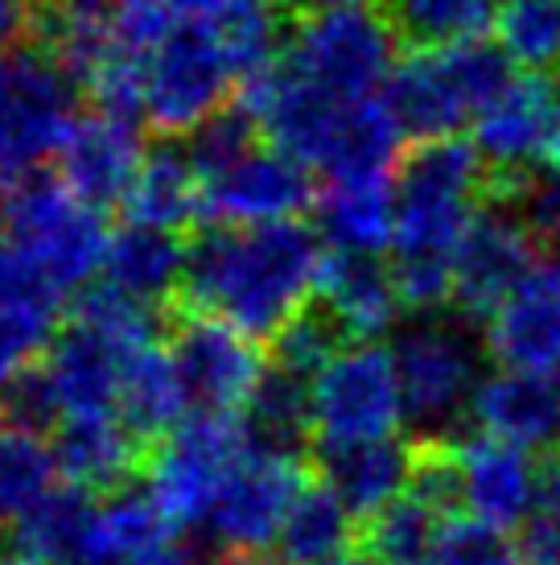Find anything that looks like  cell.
<instances>
[{
	"label": "cell",
	"mask_w": 560,
	"mask_h": 565,
	"mask_svg": "<svg viewBox=\"0 0 560 565\" xmlns=\"http://www.w3.org/2000/svg\"><path fill=\"white\" fill-rule=\"evenodd\" d=\"M326 244L301 223L203 227L186 252L182 298L248 339H277L317 301Z\"/></svg>",
	"instance_id": "1"
},
{
	"label": "cell",
	"mask_w": 560,
	"mask_h": 565,
	"mask_svg": "<svg viewBox=\"0 0 560 565\" xmlns=\"http://www.w3.org/2000/svg\"><path fill=\"white\" fill-rule=\"evenodd\" d=\"M157 339V315L149 306L108 285L87 289L71 322L50 343L46 360L9 396L17 417L54 429L91 417H125L120 401L128 367Z\"/></svg>",
	"instance_id": "2"
},
{
	"label": "cell",
	"mask_w": 560,
	"mask_h": 565,
	"mask_svg": "<svg viewBox=\"0 0 560 565\" xmlns=\"http://www.w3.org/2000/svg\"><path fill=\"white\" fill-rule=\"evenodd\" d=\"M491 173L474 145L424 141L396 173V239L391 273L405 310L437 315L453 301V256L483 211Z\"/></svg>",
	"instance_id": "3"
},
{
	"label": "cell",
	"mask_w": 560,
	"mask_h": 565,
	"mask_svg": "<svg viewBox=\"0 0 560 565\" xmlns=\"http://www.w3.org/2000/svg\"><path fill=\"white\" fill-rule=\"evenodd\" d=\"M239 108L256 120L268 145L326 178H391L400 141L408 137L384 95L346 104L297 79L284 63L251 79Z\"/></svg>",
	"instance_id": "4"
},
{
	"label": "cell",
	"mask_w": 560,
	"mask_h": 565,
	"mask_svg": "<svg viewBox=\"0 0 560 565\" xmlns=\"http://www.w3.org/2000/svg\"><path fill=\"white\" fill-rule=\"evenodd\" d=\"M396 21L367 0H317L293 17L280 63L317 92L358 104L388 92L396 75Z\"/></svg>",
	"instance_id": "5"
},
{
	"label": "cell",
	"mask_w": 560,
	"mask_h": 565,
	"mask_svg": "<svg viewBox=\"0 0 560 565\" xmlns=\"http://www.w3.org/2000/svg\"><path fill=\"white\" fill-rule=\"evenodd\" d=\"M0 239L25 260V265L54 289V294H78L91 285L95 273H104L111 232L104 211L87 199H78L54 173H30L17 178L4 232Z\"/></svg>",
	"instance_id": "6"
},
{
	"label": "cell",
	"mask_w": 560,
	"mask_h": 565,
	"mask_svg": "<svg viewBox=\"0 0 560 565\" xmlns=\"http://www.w3.org/2000/svg\"><path fill=\"white\" fill-rule=\"evenodd\" d=\"M507 54L486 42H453V46H417L396 66L384 99L408 137L453 141L462 128H474L483 108L503 92Z\"/></svg>",
	"instance_id": "7"
},
{
	"label": "cell",
	"mask_w": 560,
	"mask_h": 565,
	"mask_svg": "<svg viewBox=\"0 0 560 565\" xmlns=\"http://www.w3.org/2000/svg\"><path fill=\"white\" fill-rule=\"evenodd\" d=\"M235 87H244V75L223 30L177 21L144 66V125L161 137H194L227 111Z\"/></svg>",
	"instance_id": "8"
},
{
	"label": "cell",
	"mask_w": 560,
	"mask_h": 565,
	"mask_svg": "<svg viewBox=\"0 0 560 565\" xmlns=\"http://www.w3.org/2000/svg\"><path fill=\"white\" fill-rule=\"evenodd\" d=\"M78 79L46 46L0 54V173L30 178L78 125Z\"/></svg>",
	"instance_id": "9"
},
{
	"label": "cell",
	"mask_w": 560,
	"mask_h": 565,
	"mask_svg": "<svg viewBox=\"0 0 560 565\" xmlns=\"http://www.w3.org/2000/svg\"><path fill=\"white\" fill-rule=\"evenodd\" d=\"M400 425H408V413L391 347L346 343L310 380V438L317 450L396 438Z\"/></svg>",
	"instance_id": "10"
},
{
	"label": "cell",
	"mask_w": 560,
	"mask_h": 565,
	"mask_svg": "<svg viewBox=\"0 0 560 565\" xmlns=\"http://www.w3.org/2000/svg\"><path fill=\"white\" fill-rule=\"evenodd\" d=\"M391 355L400 367L408 425L429 434V441L457 438L453 429L470 417L474 393L483 384V347L474 330L429 315L396 339Z\"/></svg>",
	"instance_id": "11"
},
{
	"label": "cell",
	"mask_w": 560,
	"mask_h": 565,
	"mask_svg": "<svg viewBox=\"0 0 560 565\" xmlns=\"http://www.w3.org/2000/svg\"><path fill=\"white\" fill-rule=\"evenodd\" d=\"M248 438L244 417L190 413L157 441L144 471V491L170 516L173 529H206Z\"/></svg>",
	"instance_id": "12"
},
{
	"label": "cell",
	"mask_w": 560,
	"mask_h": 565,
	"mask_svg": "<svg viewBox=\"0 0 560 565\" xmlns=\"http://www.w3.org/2000/svg\"><path fill=\"white\" fill-rule=\"evenodd\" d=\"M305 487L310 483H305V467L297 450L248 438L203 533L235 562L277 553L289 512L305 495Z\"/></svg>",
	"instance_id": "13"
},
{
	"label": "cell",
	"mask_w": 560,
	"mask_h": 565,
	"mask_svg": "<svg viewBox=\"0 0 560 565\" xmlns=\"http://www.w3.org/2000/svg\"><path fill=\"white\" fill-rule=\"evenodd\" d=\"M474 149L491 173V194L511 199L560 153V83L511 75L474 120Z\"/></svg>",
	"instance_id": "14"
},
{
	"label": "cell",
	"mask_w": 560,
	"mask_h": 565,
	"mask_svg": "<svg viewBox=\"0 0 560 565\" xmlns=\"http://www.w3.org/2000/svg\"><path fill=\"white\" fill-rule=\"evenodd\" d=\"M317 203L313 170L268 141L248 145L223 170L203 178L206 227H268L297 223L301 211Z\"/></svg>",
	"instance_id": "15"
},
{
	"label": "cell",
	"mask_w": 560,
	"mask_h": 565,
	"mask_svg": "<svg viewBox=\"0 0 560 565\" xmlns=\"http://www.w3.org/2000/svg\"><path fill=\"white\" fill-rule=\"evenodd\" d=\"M170 355L186 384L190 413L244 417L268 376V360L260 355L256 339L203 315H190L173 330Z\"/></svg>",
	"instance_id": "16"
},
{
	"label": "cell",
	"mask_w": 560,
	"mask_h": 565,
	"mask_svg": "<svg viewBox=\"0 0 560 565\" xmlns=\"http://www.w3.org/2000/svg\"><path fill=\"white\" fill-rule=\"evenodd\" d=\"M540 273V236L511 206H483L453 256V306L491 322L524 281Z\"/></svg>",
	"instance_id": "17"
},
{
	"label": "cell",
	"mask_w": 560,
	"mask_h": 565,
	"mask_svg": "<svg viewBox=\"0 0 560 565\" xmlns=\"http://www.w3.org/2000/svg\"><path fill=\"white\" fill-rule=\"evenodd\" d=\"M457 475H462V508L466 516L491 529H524L540 508V462L511 441L491 434L450 438Z\"/></svg>",
	"instance_id": "18"
},
{
	"label": "cell",
	"mask_w": 560,
	"mask_h": 565,
	"mask_svg": "<svg viewBox=\"0 0 560 565\" xmlns=\"http://www.w3.org/2000/svg\"><path fill=\"white\" fill-rule=\"evenodd\" d=\"M63 294H54L0 239V396H13L58 339Z\"/></svg>",
	"instance_id": "19"
},
{
	"label": "cell",
	"mask_w": 560,
	"mask_h": 565,
	"mask_svg": "<svg viewBox=\"0 0 560 565\" xmlns=\"http://www.w3.org/2000/svg\"><path fill=\"white\" fill-rule=\"evenodd\" d=\"M144 145H140V125L125 120L116 111L91 108L78 116L71 128L63 153H58V178L75 190L78 199L104 206L125 203L128 186L137 178L140 161H144Z\"/></svg>",
	"instance_id": "20"
},
{
	"label": "cell",
	"mask_w": 560,
	"mask_h": 565,
	"mask_svg": "<svg viewBox=\"0 0 560 565\" xmlns=\"http://www.w3.org/2000/svg\"><path fill=\"white\" fill-rule=\"evenodd\" d=\"M170 516L153 503L149 491H108L91 503L75 545L58 565H153L177 541Z\"/></svg>",
	"instance_id": "21"
},
{
	"label": "cell",
	"mask_w": 560,
	"mask_h": 565,
	"mask_svg": "<svg viewBox=\"0 0 560 565\" xmlns=\"http://www.w3.org/2000/svg\"><path fill=\"white\" fill-rule=\"evenodd\" d=\"M470 422L478 434H491L498 441H511L519 450H560V384L557 376L536 372H511L498 367L483 376Z\"/></svg>",
	"instance_id": "22"
},
{
	"label": "cell",
	"mask_w": 560,
	"mask_h": 565,
	"mask_svg": "<svg viewBox=\"0 0 560 565\" xmlns=\"http://www.w3.org/2000/svg\"><path fill=\"white\" fill-rule=\"evenodd\" d=\"M486 351L498 367L557 376L560 367V273H536L486 322Z\"/></svg>",
	"instance_id": "23"
},
{
	"label": "cell",
	"mask_w": 560,
	"mask_h": 565,
	"mask_svg": "<svg viewBox=\"0 0 560 565\" xmlns=\"http://www.w3.org/2000/svg\"><path fill=\"white\" fill-rule=\"evenodd\" d=\"M317 306L334 318L346 343H375L400 322L405 298L391 265L379 256H334L326 252L322 285H317Z\"/></svg>",
	"instance_id": "24"
},
{
	"label": "cell",
	"mask_w": 560,
	"mask_h": 565,
	"mask_svg": "<svg viewBox=\"0 0 560 565\" xmlns=\"http://www.w3.org/2000/svg\"><path fill=\"white\" fill-rule=\"evenodd\" d=\"M317 239L334 256H384L396 239V182L391 178H330L317 190Z\"/></svg>",
	"instance_id": "25"
},
{
	"label": "cell",
	"mask_w": 560,
	"mask_h": 565,
	"mask_svg": "<svg viewBox=\"0 0 560 565\" xmlns=\"http://www.w3.org/2000/svg\"><path fill=\"white\" fill-rule=\"evenodd\" d=\"M322 458V483L355 512V520H375L384 508L405 495L417 471V446L400 438L358 441L317 450Z\"/></svg>",
	"instance_id": "26"
},
{
	"label": "cell",
	"mask_w": 560,
	"mask_h": 565,
	"mask_svg": "<svg viewBox=\"0 0 560 565\" xmlns=\"http://www.w3.org/2000/svg\"><path fill=\"white\" fill-rule=\"evenodd\" d=\"M120 211L132 227H157L173 236L194 220H203V173L190 158V149L173 141L153 145L140 161Z\"/></svg>",
	"instance_id": "27"
},
{
	"label": "cell",
	"mask_w": 560,
	"mask_h": 565,
	"mask_svg": "<svg viewBox=\"0 0 560 565\" xmlns=\"http://www.w3.org/2000/svg\"><path fill=\"white\" fill-rule=\"evenodd\" d=\"M186 244L173 232L157 227H132L125 223L120 232H111L108 256H104V285L157 310L161 301L182 294L186 281Z\"/></svg>",
	"instance_id": "28"
},
{
	"label": "cell",
	"mask_w": 560,
	"mask_h": 565,
	"mask_svg": "<svg viewBox=\"0 0 560 565\" xmlns=\"http://www.w3.org/2000/svg\"><path fill=\"white\" fill-rule=\"evenodd\" d=\"M54 438L25 417H0V529H21L58 491Z\"/></svg>",
	"instance_id": "29"
},
{
	"label": "cell",
	"mask_w": 560,
	"mask_h": 565,
	"mask_svg": "<svg viewBox=\"0 0 560 565\" xmlns=\"http://www.w3.org/2000/svg\"><path fill=\"white\" fill-rule=\"evenodd\" d=\"M63 479L78 491H120L140 462V434L125 417H91L54 429Z\"/></svg>",
	"instance_id": "30"
},
{
	"label": "cell",
	"mask_w": 560,
	"mask_h": 565,
	"mask_svg": "<svg viewBox=\"0 0 560 565\" xmlns=\"http://www.w3.org/2000/svg\"><path fill=\"white\" fill-rule=\"evenodd\" d=\"M351 541H355V512L326 483H317L305 487V495L289 512L277 557L284 565H317L346 553Z\"/></svg>",
	"instance_id": "31"
},
{
	"label": "cell",
	"mask_w": 560,
	"mask_h": 565,
	"mask_svg": "<svg viewBox=\"0 0 560 565\" xmlns=\"http://www.w3.org/2000/svg\"><path fill=\"white\" fill-rule=\"evenodd\" d=\"M498 9V0H391V21L417 46H453L483 42Z\"/></svg>",
	"instance_id": "32"
},
{
	"label": "cell",
	"mask_w": 560,
	"mask_h": 565,
	"mask_svg": "<svg viewBox=\"0 0 560 565\" xmlns=\"http://www.w3.org/2000/svg\"><path fill=\"white\" fill-rule=\"evenodd\" d=\"M445 520L450 516H441L417 491H405L391 508L367 520V553L379 565H429L433 541Z\"/></svg>",
	"instance_id": "33"
},
{
	"label": "cell",
	"mask_w": 560,
	"mask_h": 565,
	"mask_svg": "<svg viewBox=\"0 0 560 565\" xmlns=\"http://www.w3.org/2000/svg\"><path fill=\"white\" fill-rule=\"evenodd\" d=\"M495 38L498 50L531 75L560 66V0H503Z\"/></svg>",
	"instance_id": "34"
},
{
	"label": "cell",
	"mask_w": 560,
	"mask_h": 565,
	"mask_svg": "<svg viewBox=\"0 0 560 565\" xmlns=\"http://www.w3.org/2000/svg\"><path fill=\"white\" fill-rule=\"evenodd\" d=\"M244 422H248L251 438L297 450L301 438H310V380L268 363V376L260 393L251 396Z\"/></svg>",
	"instance_id": "35"
},
{
	"label": "cell",
	"mask_w": 560,
	"mask_h": 565,
	"mask_svg": "<svg viewBox=\"0 0 560 565\" xmlns=\"http://www.w3.org/2000/svg\"><path fill=\"white\" fill-rule=\"evenodd\" d=\"M91 495L78 487H58L21 529H17V550L30 553L37 565H58L66 550L75 545L83 520L91 512Z\"/></svg>",
	"instance_id": "36"
},
{
	"label": "cell",
	"mask_w": 560,
	"mask_h": 565,
	"mask_svg": "<svg viewBox=\"0 0 560 565\" xmlns=\"http://www.w3.org/2000/svg\"><path fill=\"white\" fill-rule=\"evenodd\" d=\"M343 347H346V339H343V330L334 327V318H330L322 306H310L305 315L293 318V322L272 339V367L293 372V376H301V380H313Z\"/></svg>",
	"instance_id": "37"
},
{
	"label": "cell",
	"mask_w": 560,
	"mask_h": 565,
	"mask_svg": "<svg viewBox=\"0 0 560 565\" xmlns=\"http://www.w3.org/2000/svg\"><path fill=\"white\" fill-rule=\"evenodd\" d=\"M177 13L170 0H111L108 4V30H111V58H132L144 63L153 58L161 42L173 33Z\"/></svg>",
	"instance_id": "38"
},
{
	"label": "cell",
	"mask_w": 560,
	"mask_h": 565,
	"mask_svg": "<svg viewBox=\"0 0 560 565\" xmlns=\"http://www.w3.org/2000/svg\"><path fill=\"white\" fill-rule=\"evenodd\" d=\"M429 565H524V553L503 529L474 516H450L437 533Z\"/></svg>",
	"instance_id": "39"
},
{
	"label": "cell",
	"mask_w": 560,
	"mask_h": 565,
	"mask_svg": "<svg viewBox=\"0 0 560 565\" xmlns=\"http://www.w3.org/2000/svg\"><path fill=\"white\" fill-rule=\"evenodd\" d=\"M524 565H560V512H536L519 541Z\"/></svg>",
	"instance_id": "40"
},
{
	"label": "cell",
	"mask_w": 560,
	"mask_h": 565,
	"mask_svg": "<svg viewBox=\"0 0 560 565\" xmlns=\"http://www.w3.org/2000/svg\"><path fill=\"white\" fill-rule=\"evenodd\" d=\"M42 13L33 9V0H0V54H13L25 46V38L37 33Z\"/></svg>",
	"instance_id": "41"
},
{
	"label": "cell",
	"mask_w": 560,
	"mask_h": 565,
	"mask_svg": "<svg viewBox=\"0 0 560 565\" xmlns=\"http://www.w3.org/2000/svg\"><path fill=\"white\" fill-rule=\"evenodd\" d=\"M177 21H198V25H223L244 0H170Z\"/></svg>",
	"instance_id": "42"
},
{
	"label": "cell",
	"mask_w": 560,
	"mask_h": 565,
	"mask_svg": "<svg viewBox=\"0 0 560 565\" xmlns=\"http://www.w3.org/2000/svg\"><path fill=\"white\" fill-rule=\"evenodd\" d=\"M153 565H211V562H206V557L198 550H186V545H177V541H173L170 550L161 553V557H157Z\"/></svg>",
	"instance_id": "43"
},
{
	"label": "cell",
	"mask_w": 560,
	"mask_h": 565,
	"mask_svg": "<svg viewBox=\"0 0 560 565\" xmlns=\"http://www.w3.org/2000/svg\"><path fill=\"white\" fill-rule=\"evenodd\" d=\"M317 565H379V562H375V557L367 550H363V553H358V550H346V553H338V557H330V562H317Z\"/></svg>",
	"instance_id": "44"
},
{
	"label": "cell",
	"mask_w": 560,
	"mask_h": 565,
	"mask_svg": "<svg viewBox=\"0 0 560 565\" xmlns=\"http://www.w3.org/2000/svg\"><path fill=\"white\" fill-rule=\"evenodd\" d=\"M268 4H272L280 17H301L305 9H313L317 0H268Z\"/></svg>",
	"instance_id": "45"
},
{
	"label": "cell",
	"mask_w": 560,
	"mask_h": 565,
	"mask_svg": "<svg viewBox=\"0 0 560 565\" xmlns=\"http://www.w3.org/2000/svg\"><path fill=\"white\" fill-rule=\"evenodd\" d=\"M9 199H13V178L0 173V232H4V215H9Z\"/></svg>",
	"instance_id": "46"
},
{
	"label": "cell",
	"mask_w": 560,
	"mask_h": 565,
	"mask_svg": "<svg viewBox=\"0 0 560 565\" xmlns=\"http://www.w3.org/2000/svg\"><path fill=\"white\" fill-rule=\"evenodd\" d=\"M0 565H37V562L21 550H0Z\"/></svg>",
	"instance_id": "47"
},
{
	"label": "cell",
	"mask_w": 560,
	"mask_h": 565,
	"mask_svg": "<svg viewBox=\"0 0 560 565\" xmlns=\"http://www.w3.org/2000/svg\"><path fill=\"white\" fill-rule=\"evenodd\" d=\"M50 4H71V9H108L111 0H50Z\"/></svg>",
	"instance_id": "48"
},
{
	"label": "cell",
	"mask_w": 560,
	"mask_h": 565,
	"mask_svg": "<svg viewBox=\"0 0 560 565\" xmlns=\"http://www.w3.org/2000/svg\"><path fill=\"white\" fill-rule=\"evenodd\" d=\"M552 170H557V173H560V153H557V166H552Z\"/></svg>",
	"instance_id": "49"
},
{
	"label": "cell",
	"mask_w": 560,
	"mask_h": 565,
	"mask_svg": "<svg viewBox=\"0 0 560 565\" xmlns=\"http://www.w3.org/2000/svg\"><path fill=\"white\" fill-rule=\"evenodd\" d=\"M557 273H560V252H557Z\"/></svg>",
	"instance_id": "50"
},
{
	"label": "cell",
	"mask_w": 560,
	"mask_h": 565,
	"mask_svg": "<svg viewBox=\"0 0 560 565\" xmlns=\"http://www.w3.org/2000/svg\"><path fill=\"white\" fill-rule=\"evenodd\" d=\"M557 384H560V367H557Z\"/></svg>",
	"instance_id": "51"
},
{
	"label": "cell",
	"mask_w": 560,
	"mask_h": 565,
	"mask_svg": "<svg viewBox=\"0 0 560 565\" xmlns=\"http://www.w3.org/2000/svg\"><path fill=\"white\" fill-rule=\"evenodd\" d=\"M367 4H375V0H367Z\"/></svg>",
	"instance_id": "52"
}]
</instances>
